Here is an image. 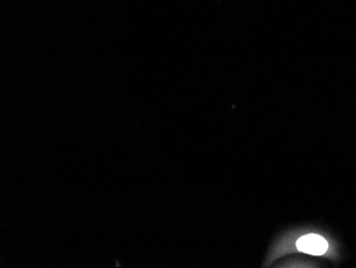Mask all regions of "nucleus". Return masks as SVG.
<instances>
[{
	"label": "nucleus",
	"mask_w": 356,
	"mask_h": 268,
	"mask_svg": "<svg viewBox=\"0 0 356 268\" xmlns=\"http://www.w3.org/2000/svg\"><path fill=\"white\" fill-rule=\"evenodd\" d=\"M297 247L300 251L309 253L312 255H333L334 249H332L331 243L325 237L320 234H306L298 239Z\"/></svg>",
	"instance_id": "f257e3e1"
}]
</instances>
